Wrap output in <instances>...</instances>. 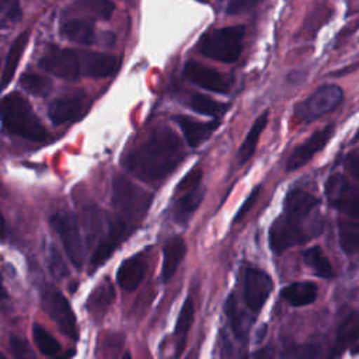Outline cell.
Masks as SVG:
<instances>
[{
  "mask_svg": "<svg viewBox=\"0 0 359 359\" xmlns=\"http://www.w3.org/2000/svg\"><path fill=\"white\" fill-rule=\"evenodd\" d=\"M88 10H91L98 18H109L114 10V4L111 1L105 0H91V1H83Z\"/></svg>",
  "mask_w": 359,
  "mask_h": 359,
  "instance_id": "f35d334b",
  "label": "cell"
},
{
  "mask_svg": "<svg viewBox=\"0 0 359 359\" xmlns=\"http://www.w3.org/2000/svg\"><path fill=\"white\" fill-rule=\"evenodd\" d=\"M194 314H195V307H194V300L191 297H187L178 320H177V325H175V338H177V356L181 355L184 346H185V339H187V334L192 325L194 321Z\"/></svg>",
  "mask_w": 359,
  "mask_h": 359,
  "instance_id": "f546056e",
  "label": "cell"
},
{
  "mask_svg": "<svg viewBox=\"0 0 359 359\" xmlns=\"http://www.w3.org/2000/svg\"><path fill=\"white\" fill-rule=\"evenodd\" d=\"M320 201L307 191L292 189L287 192L283 203V216L300 223L306 220L318 208Z\"/></svg>",
  "mask_w": 359,
  "mask_h": 359,
  "instance_id": "9a60e30c",
  "label": "cell"
},
{
  "mask_svg": "<svg viewBox=\"0 0 359 359\" xmlns=\"http://www.w3.org/2000/svg\"><path fill=\"white\" fill-rule=\"evenodd\" d=\"M344 98V91L337 84H324L294 108V119L299 123H310L334 111Z\"/></svg>",
  "mask_w": 359,
  "mask_h": 359,
  "instance_id": "8992f818",
  "label": "cell"
},
{
  "mask_svg": "<svg viewBox=\"0 0 359 359\" xmlns=\"http://www.w3.org/2000/svg\"><path fill=\"white\" fill-rule=\"evenodd\" d=\"M60 35L67 41L91 45L95 41L94 24L84 18H67L60 25Z\"/></svg>",
  "mask_w": 359,
  "mask_h": 359,
  "instance_id": "7402d4cb",
  "label": "cell"
},
{
  "mask_svg": "<svg viewBox=\"0 0 359 359\" xmlns=\"http://www.w3.org/2000/svg\"><path fill=\"white\" fill-rule=\"evenodd\" d=\"M345 167L355 178L359 180V147H356L351 153H348V156L345 158Z\"/></svg>",
  "mask_w": 359,
  "mask_h": 359,
  "instance_id": "7bdbcfd3",
  "label": "cell"
},
{
  "mask_svg": "<svg viewBox=\"0 0 359 359\" xmlns=\"http://www.w3.org/2000/svg\"><path fill=\"white\" fill-rule=\"evenodd\" d=\"M122 359H132V356H130V353H129V352H125V353H123V356H122Z\"/></svg>",
  "mask_w": 359,
  "mask_h": 359,
  "instance_id": "f6af8a7d",
  "label": "cell"
},
{
  "mask_svg": "<svg viewBox=\"0 0 359 359\" xmlns=\"http://www.w3.org/2000/svg\"><path fill=\"white\" fill-rule=\"evenodd\" d=\"M153 195L139 188L128 178L116 175L112 181V205L116 219L135 227L147 213Z\"/></svg>",
  "mask_w": 359,
  "mask_h": 359,
  "instance_id": "3957f363",
  "label": "cell"
},
{
  "mask_svg": "<svg viewBox=\"0 0 359 359\" xmlns=\"http://www.w3.org/2000/svg\"><path fill=\"white\" fill-rule=\"evenodd\" d=\"M146 268H147L146 261L140 255L129 257L118 268V272H116L118 285L126 292L136 290L144 278Z\"/></svg>",
  "mask_w": 359,
  "mask_h": 359,
  "instance_id": "2e32d148",
  "label": "cell"
},
{
  "mask_svg": "<svg viewBox=\"0 0 359 359\" xmlns=\"http://www.w3.org/2000/svg\"><path fill=\"white\" fill-rule=\"evenodd\" d=\"M325 196L330 205L345 217L359 219V187L352 185L341 174H334L327 180Z\"/></svg>",
  "mask_w": 359,
  "mask_h": 359,
  "instance_id": "9c48e42d",
  "label": "cell"
},
{
  "mask_svg": "<svg viewBox=\"0 0 359 359\" xmlns=\"http://www.w3.org/2000/svg\"><path fill=\"white\" fill-rule=\"evenodd\" d=\"M180 137L168 126L156 128L147 139L125 158L126 170L144 182H158L182 161Z\"/></svg>",
  "mask_w": 359,
  "mask_h": 359,
  "instance_id": "6da1fadb",
  "label": "cell"
},
{
  "mask_svg": "<svg viewBox=\"0 0 359 359\" xmlns=\"http://www.w3.org/2000/svg\"><path fill=\"white\" fill-rule=\"evenodd\" d=\"M335 130L334 125H327L317 132H314L307 140H304L302 144H299L292 154L287 158L286 170L294 171L303 167L306 163H309L314 154H317L320 150L324 149V146L328 143V140L332 137Z\"/></svg>",
  "mask_w": 359,
  "mask_h": 359,
  "instance_id": "7c38bea8",
  "label": "cell"
},
{
  "mask_svg": "<svg viewBox=\"0 0 359 359\" xmlns=\"http://www.w3.org/2000/svg\"><path fill=\"white\" fill-rule=\"evenodd\" d=\"M338 237L341 248L346 254L359 251V219L344 217L338 223Z\"/></svg>",
  "mask_w": 359,
  "mask_h": 359,
  "instance_id": "4316f807",
  "label": "cell"
},
{
  "mask_svg": "<svg viewBox=\"0 0 359 359\" xmlns=\"http://www.w3.org/2000/svg\"><path fill=\"white\" fill-rule=\"evenodd\" d=\"M115 299V290L109 278H104L87 299V310L95 318H102Z\"/></svg>",
  "mask_w": 359,
  "mask_h": 359,
  "instance_id": "44dd1931",
  "label": "cell"
},
{
  "mask_svg": "<svg viewBox=\"0 0 359 359\" xmlns=\"http://www.w3.org/2000/svg\"><path fill=\"white\" fill-rule=\"evenodd\" d=\"M273 289L271 276L262 269L248 268L244 276V299L252 313H258Z\"/></svg>",
  "mask_w": 359,
  "mask_h": 359,
  "instance_id": "8fae6325",
  "label": "cell"
},
{
  "mask_svg": "<svg viewBox=\"0 0 359 359\" xmlns=\"http://www.w3.org/2000/svg\"><path fill=\"white\" fill-rule=\"evenodd\" d=\"M132 230L133 227L128 226L126 223H123L116 217L111 220L108 224L107 233L100 240V243L97 244V247L91 254V258H90L91 266L97 268L98 265L104 264L111 257V254L116 250V247L132 233Z\"/></svg>",
  "mask_w": 359,
  "mask_h": 359,
  "instance_id": "4fadbf2b",
  "label": "cell"
},
{
  "mask_svg": "<svg viewBox=\"0 0 359 359\" xmlns=\"http://www.w3.org/2000/svg\"><path fill=\"white\" fill-rule=\"evenodd\" d=\"M202 175H203L202 170L198 168V167H195V168L191 170L187 175L182 177V180H181L180 184L177 185L175 191H177V192H191V191L196 189L198 185H199V182H201V180H202Z\"/></svg>",
  "mask_w": 359,
  "mask_h": 359,
  "instance_id": "8d00e7d4",
  "label": "cell"
},
{
  "mask_svg": "<svg viewBox=\"0 0 359 359\" xmlns=\"http://www.w3.org/2000/svg\"><path fill=\"white\" fill-rule=\"evenodd\" d=\"M87 57L86 50L50 46L39 59V66L59 79L76 80L87 76Z\"/></svg>",
  "mask_w": 359,
  "mask_h": 359,
  "instance_id": "5b68a950",
  "label": "cell"
},
{
  "mask_svg": "<svg viewBox=\"0 0 359 359\" xmlns=\"http://www.w3.org/2000/svg\"><path fill=\"white\" fill-rule=\"evenodd\" d=\"M184 74L191 83L205 90L215 93H226L229 90V80L223 74L195 60L185 63Z\"/></svg>",
  "mask_w": 359,
  "mask_h": 359,
  "instance_id": "5bb4252c",
  "label": "cell"
},
{
  "mask_svg": "<svg viewBox=\"0 0 359 359\" xmlns=\"http://www.w3.org/2000/svg\"><path fill=\"white\" fill-rule=\"evenodd\" d=\"M224 311H226V316L229 318V323L231 325V330H233L234 335L241 342H244L247 339V337H248V325L245 323L244 314L238 309L237 300H236L233 293L229 294V297H227V300L224 303Z\"/></svg>",
  "mask_w": 359,
  "mask_h": 359,
  "instance_id": "4dcf8cb0",
  "label": "cell"
},
{
  "mask_svg": "<svg viewBox=\"0 0 359 359\" xmlns=\"http://www.w3.org/2000/svg\"><path fill=\"white\" fill-rule=\"evenodd\" d=\"M50 224L59 234L67 258L74 268L80 269L84 264V244L76 217L70 213L59 212L50 217Z\"/></svg>",
  "mask_w": 359,
  "mask_h": 359,
  "instance_id": "ba28073f",
  "label": "cell"
},
{
  "mask_svg": "<svg viewBox=\"0 0 359 359\" xmlns=\"http://www.w3.org/2000/svg\"><path fill=\"white\" fill-rule=\"evenodd\" d=\"M187 245L182 237L174 236L168 238L163 247V265H161V280L168 282L175 273L178 265L184 259Z\"/></svg>",
  "mask_w": 359,
  "mask_h": 359,
  "instance_id": "ffe728a7",
  "label": "cell"
},
{
  "mask_svg": "<svg viewBox=\"0 0 359 359\" xmlns=\"http://www.w3.org/2000/svg\"><path fill=\"white\" fill-rule=\"evenodd\" d=\"M303 259L313 269V272L317 276L330 279L334 275L332 266H331L328 258L324 255V252H323V250L320 247L316 245V247L307 248L303 252Z\"/></svg>",
  "mask_w": 359,
  "mask_h": 359,
  "instance_id": "1f68e13d",
  "label": "cell"
},
{
  "mask_svg": "<svg viewBox=\"0 0 359 359\" xmlns=\"http://www.w3.org/2000/svg\"><path fill=\"white\" fill-rule=\"evenodd\" d=\"M1 122L7 132L31 142H45L48 130L41 123L29 102L18 93H10L1 100Z\"/></svg>",
  "mask_w": 359,
  "mask_h": 359,
  "instance_id": "7a4b0ae2",
  "label": "cell"
},
{
  "mask_svg": "<svg viewBox=\"0 0 359 359\" xmlns=\"http://www.w3.org/2000/svg\"><path fill=\"white\" fill-rule=\"evenodd\" d=\"M41 304L59 330L73 341L79 338L76 316L67 299L55 287H45L41 292Z\"/></svg>",
  "mask_w": 359,
  "mask_h": 359,
  "instance_id": "52a82bcc",
  "label": "cell"
},
{
  "mask_svg": "<svg viewBox=\"0 0 359 359\" xmlns=\"http://www.w3.org/2000/svg\"><path fill=\"white\" fill-rule=\"evenodd\" d=\"M359 339V310L348 314L338 327L335 344L330 351L328 359H338L342 352Z\"/></svg>",
  "mask_w": 359,
  "mask_h": 359,
  "instance_id": "e0dca14e",
  "label": "cell"
},
{
  "mask_svg": "<svg viewBox=\"0 0 359 359\" xmlns=\"http://www.w3.org/2000/svg\"><path fill=\"white\" fill-rule=\"evenodd\" d=\"M280 294L289 304L294 307L307 306L317 299V285L309 280L294 282L283 287Z\"/></svg>",
  "mask_w": 359,
  "mask_h": 359,
  "instance_id": "603a6c76",
  "label": "cell"
},
{
  "mask_svg": "<svg viewBox=\"0 0 359 359\" xmlns=\"http://www.w3.org/2000/svg\"><path fill=\"white\" fill-rule=\"evenodd\" d=\"M32 337L41 353L52 359H65L62 356V346L57 339L52 334H49L41 324L35 323L32 325Z\"/></svg>",
  "mask_w": 359,
  "mask_h": 359,
  "instance_id": "f1b7e54d",
  "label": "cell"
},
{
  "mask_svg": "<svg viewBox=\"0 0 359 359\" xmlns=\"http://www.w3.org/2000/svg\"><path fill=\"white\" fill-rule=\"evenodd\" d=\"M28 43V31L21 32L11 43L6 59H4V67L1 73V88H6L7 84L14 77V73L17 70V66L20 63V59L25 50V46Z\"/></svg>",
  "mask_w": 359,
  "mask_h": 359,
  "instance_id": "cb8c5ba5",
  "label": "cell"
},
{
  "mask_svg": "<svg viewBox=\"0 0 359 359\" xmlns=\"http://www.w3.org/2000/svg\"><path fill=\"white\" fill-rule=\"evenodd\" d=\"M286 359H324V351L317 342L293 345L285 352Z\"/></svg>",
  "mask_w": 359,
  "mask_h": 359,
  "instance_id": "e575fe53",
  "label": "cell"
},
{
  "mask_svg": "<svg viewBox=\"0 0 359 359\" xmlns=\"http://www.w3.org/2000/svg\"><path fill=\"white\" fill-rule=\"evenodd\" d=\"M257 4H258V1H255V0H233V1L227 3L226 11H227V14H237V13L250 10V8L255 7Z\"/></svg>",
  "mask_w": 359,
  "mask_h": 359,
  "instance_id": "60d3db41",
  "label": "cell"
},
{
  "mask_svg": "<svg viewBox=\"0 0 359 359\" xmlns=\"http://www.w3.org/2000/svg\"><path fill=\"white\" fill-rule=\"evenodd\" d=\"M244 34V25H231L209 29L199 39L198 49L201 53L210 59L223 63H233L238 59L241 53Z\"/></svg>",
  "mask_w": 359,
  "mask_h": 359,
  "instance_id": "277c9868",
  "label": "cell"
},
{
  "mask_svg": "<svg viewBox=\"0 0 359 359\" xmlns=\"http://www.w3.org/2000/svg\"><path fill=\"white\" fill-rule=\"evenodd\" d=\"M188 107L192 108L194 111L203 114V115H210V116H220L224 114V111L227 109V105L217 102L215 100H212L208 95L203 94H194L189 100H188Z\"/></svg>",
  "mask_w": 359,
  "mask_h": 359,
  "instance_id": "836d02e7",
  "label": "cell"
},
{
  "mask_svg": "<svg viewBox=\"0 0 359 359\" xmlns=\"http://www.w3.org/2000/svg\"><path fill=\"white\" fill-rule=\"evenodd\" d=\"M10 349L15 359H34L32 351L25 339L11 335L10 337Z\"/></svg>",
  "mask_w": 359,
  "mask_h": 359,
  "instance_id": "74e56055",
  "label": "cell"
},
{
  "mask_svg": "<svg viewBox=\"0 0 359 359\" xmlns=\"http://www.w3.org/2000/svg\"><path fill=\"white\" fill-rule=\"evenodd\" d=\"M268 123V111H265L262 115H259L255 122L252 123V126L250 128L244 142L241 143L238 151H237V160H238V164H244L247 163L251 156L254 154L255 151V147H257V143L259 140V136L262 133V130L265 129Z\"/></svg>",
  "mask_w": 359,
  "mask_h": 359,
  "instance_id": "d4e9b609",
  "label": "cell"
},
{
  "mask_svg": "<svg viewBox=\"0 0 359 359\" xmlns=\"http://www.w3.org/2000/svg\"><path fill=\"white\" fill-rule=\"evenodd\" d=\"M314 234L303 227V224L296 223L286 216L278 217L268 233L269 247L275 254H280L290 247L304 244Z\"/></svg>",
  "mask_w": 359,
  "mask_h": 359,
  "instance_id": "30bf717a",
  "label": "cell"
},
{
  "mask_svg": "<svg viewBox=\"0 0 359 359\" xmlns=\"http://www.w3.org/2000/svg\"><path fill=\"white\" fill-rule=\"evenodd\" d=\"M174 121L181 128V130L185 136V140H187L188 146H191V147H198L219 126V121L199 122L187 115H177V116H174Z\"/></svg>",
  "mask_w": 359,
  "mask_h": 359,
  "instance_id": "ac0fdd59",
  "label": "cell"
},
{
  "mask_svg": "<svg viewBox=\"0 0 359 359\" xmlns=\"http://www.w3.org/2000/svg\"><path fill=\"white\" fill-rule=\"evenodd\" d=\"M21 18V10L17 1L8 4V8H1V27H7V24H15Z\"/></svg>",
  "mask_w": 359,
  "mask_h": 359,
  "instance_id": "ab89813d",
  "label": "cell"
},
{
  "mask_svg": "<svg viewBox=\"0 0 359 359\" xmlns=\"http://www.w3.org/2000/svg\"><path fill=\"white\" fill-rule=\"evenodd\" d=\"M259 191H261V187H259V185L255 187V188L251 191V194L248 195V198L244 201V203H243L241 208L238 209V212H237V215H236V217H234V222H238V220L251 209V206L257 202V199H258V196H259Z\"/></svg>",
  "mask_w": 359,
  "mask_h": 359,
  "instance_id": "b9f144b4",
  "label": "cell"
},
{
  "mask_svg": "<svg viewBox=\"0 0 359 359\" xmlns=\"http://www.w3.org/2000/svg\"><path fill=\"white\" fill-rule=\"evenodd\" d=\"M205 196V191L201 188H196L184 196H181L172 206V217L178 223H187L191 215L198 209L202 199Z\"/></svg>",
  "mask_w": 359,
  "mask_h": 359,
  "instance_id": "484cf974",
  "label": "cell"
},
{
  "mask_svg": "<svg viewBox=\"0 0 359 359\" xmlns=\"http://www.w3.org/2000/svg\"><path fill=\"white\" fill-rule=\"evenodd\" d=\"M20 86L29 94L36 97H45L52 90V81L46 76L38 73H24L20 77Z\"/></svg>",
  "mask_w": 359,
  "mask_h": 359,
  "instance_id": "d6a6232c",
  "label": "cell"
},
{
  "mask_svg": "<svg viewBox=\"0 0 359 359\" xmlns=\"http://www.w3.org/2000/svg\"><path fill=\"white\" fill-rule=\"evenodd\" d=\"M255 359H273L272 349L271 348H264V349L258 351L257 355H255Z\"/></svg>",
  "mask_w": 359,
  "mask_h": 359,
  "instance_id": "ee69618b",
  "label": "cell"
},
{
  "mask_svg": "<svg viewBox=\"0 0 359 359\" xmlns=\"http://www.w3.org/2000/svg\"><path fill=\"white\" fill-rule=\"evenodd\" d=\"M81 111H83V98L79 95L56 98L48 107V115L50 121L56 125L77 119Z\"/></svg>",
  "mask_w": 359,
  "mask_h": 359,
  "instance_id": "d6986e66",
  "label": "cell"
},
{
  "mask_svg": "<svg viewBox=\"0 0 359 359\" xmlns=\"http://www.w3.org/2000/svg\"><path fill=\"white\" fill-rule=\"evenodd\" d=\"M118 65L115 56L101 52H88L87 77H107Z\"/></svg>",
  "mask_w": 359,
  "mask_h": 359,
  "instance_id": "83f0119b",
  "label": "cell"
},
{
  "mask_svg": "<svg viewBox=\"0 0 359 359\" xmlns=\"http://www.w3.org/2000/svg\"><path fill=\"white\" fill-rule=\"evenodd\" d=\"M45 258H46V266L55 279H63L65 276L69 275V269L53 244H49L46 247Z\"/></svg>",
  "mask_w": 359,
  "mask_h": 359,
  "instance_id": "d590c367",
  "label": "cell"
}]
</instances>
